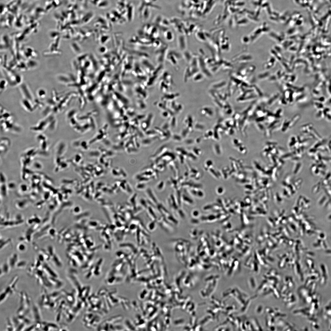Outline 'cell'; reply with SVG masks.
<instances>
[{"label": "cell", "mask_w": 331, "mask_h": 331, "mask_svg": "<svg viewBox=\"0 0 331 331\" xmlns=\"http://www.w3.org/2000/svg\"><path fill=\"white\" fill-rule=\"evenodd\" d=\"M50 123V122L45 118L39 121L36 125L32 126L30 129L32 131L35 132L41 133L48 128Z\"/></svg>", "instance_id": "cell-1"}, {"label": "cell", "mask_w": 331, "mask_h": 331, "mask_svg": "<svg viewBox=\"0 0 331 331\" xmlns=\"http://www.w3.org/2000/svg\"><path fill=\"white\" fill-rule=\"evenodd\" d=\"M297 117H294L291 119L289 120H285L283 123H282L281 130L283 132L287 131L289 129L292 128L295 125L297 121L296 119Z\"/></svg>", "instance_id": "cell-2"}, {"label": "cell", "mask_w": 331, "mask_h": 331, "mask_svg": "<svg viewBox=\"0 0 331 331\" xmlns=\"http://www.w3.org/2000/svg\"><path fill=\"white\" fill-rule=\"evenodd\" d=\"M20 90L25 99L33 102L34 100V97L29 88L25 84H23L20 87Z\"/></svg>", "instance_id": "cell-3"}, {"label": "cell", "mask_w": 331, "mask_h": 331, "mask_svg": "<svg viewBox=\"0 0 331 331\" xmlns=\"http://www.w3.org/2000/svg\"><path fill=\"white\" fill-rule=\"evenodd\" d=\"M32 312L35 322H42V316L38 306L35 304H33Z\"/></svg>", "instance_id": "cell-4"}, {"label": "cell", "mask_w": 331, "mask_h": 331, "mask_svg": "<svg viewBox=\"0 0 331 331\" xmlns=\"http://www.w3.org/2000/svg\"><path fill=\"white\" fill-rule=\"evenodd\" d=\"M14 124L13 119L9 120L1 121V128L5 132L11 131Z\"/></svg>", "instance_id": "cell-5"}, {"label": "cell", "mask_w": 331, "mask_h": 331, "mask_svg": "<svg viewBox=\"0 0 331 331\" xmlns=\"http://www.w3.org/2000/svg\"><path fill=\"white\" fill-rule=\"evenodd\" d=\"M32 102L25 98L22 100L21 103L23 107L28 112H33L35 109V106L32 104Z\"/></svg>", "instance_id": "cell-6"}, {"label": "cell", "mask_w": 331, "mask_h": 331, "mask_svg": "<svg viewBox=\"0 0 331 331\" xmlns=\"http://www.w3.org/2000/svg\"><path fill=\"white\" fill-rule=\"evenodd\" d=\"M43 268L44 271L48 277L58 278V273L47 264L44 263L43 265Z\"/></svg>", "instance_id": "cell-7"}, {"label": "cell", "mask_w": 331, "mask_h": 331, "mask_svg": "<svg viewBox=\"0 0 331 331\" xmlns=\"http://www.w3.org/2000/svg\"><path fill=\"white\" fill-rule=\"evenodd\" d=\"M51 283L56 289H59L62 287L64 283L62 280L58 279V278L48 277Z\"/></svg>", "instance_id": "cell-8"}, {"label": "cell", "mask_w": 331, "mask_h": 331, "mask_svg": "<svg viewBox=\"0 0 331 331\" xmlns=\"http://www.w3.org/2000/svg\"><path fill=\"white\" fill-rule=\"evenodd\" d=\"M11 269V268L8 263H4L2 265H1V273H0L1 277L9 273Z\"/></svg>", "instance_id": "cell-9"}, {"label": "cell", "mask_w": 331, "mask_h": 331, "mask_svg": "<svg viewBox=\"0 0 331 331\" xmlns=\"http://www.w3.org/2000/svg\"><path fill=\"white\" fill-rule=\"evenodd\" d=\"M46 323L48 326L49 330H59V326L54 323L50 322H46Z\"/></svg>", "instance_id": "cell-10"}, {"label": "cell", "mask_w": 331, "mask_h": 331, "mask_svg": "<svg viewBox=\"0 0 331 331\" xmlns=\"http://www.w3.org/2000/svg\"><path fill=\"white\" fill-rule=\"evenodd\" d=\"M37 95L40 99H44L47 95V92L43 88L39 89L37 92Z\"/></svg>", "instance_id": "cell-11"}, {"label": "cell", "mask_w": 331, "mask_h": 331, "mask_svg": "<svg viewBox=\"0 0 331 331\" xmlns=\"http://www.w3.org/2000/svg\"><path fill=\"white\" fill-rule=\"evenodd\" d=\"M52 113V107L48 105L47 107L45 108L42 112L43 116L46 117Z\"/></svg>", "instance_id": "cell-12"}, {"label": "cell", "mask_w": 331, "mask_h": 331, "mask_svg": "<svg viewBox=\"0 0 331 331\" xmlns=\"http://www.w3.org/2000/svg\"><path fill=\"white\" fill-rule=\"evenodd\" d=\"M7 331H14L15 328L12 320L7 318Z\"/></svg>", "instance_id": "cell-13"}, {"label": "cell", "mask_w": 331, "mask_h": 331, "mask_svg": "<svg viewBox=\"0 0 331 331\" xmlns=\"http://www.w3.org/2000/svg\"><path fill=\"white\" fill-rule=\"evenodd\" d=\"M1 145H5L9 147L11 145L10 140L8 138L3 137L1 139Z\"/></svg>", "instance_id": "cell-14"}, {"label": "cell", "mask_w": 331, "mask_h": 331, "mask_svg": "<svg viewBox=\"0 0 331 331\" xmlns=\"http://www.w3.org/2000/svg\"><path fill=\"white\" fill-rule=\"evenodd\" d=\"M57 121L56 118L51 122L48 127V128L51 131H54L56 127Z\"/></svg>", "instance_id": "cell-15"}, {"label": "cell", "mask_w": 331, "mask_h": 331, "mask_svg": "<svg viewBox=\"0 0 331 331\" xmlns=\"http://www.w3.org/2000/svg\"><path fill=\"white\" fill-rule=\"evenodd\" d=\"M36 138L37 140L39 143L44 141L47 140V137L45 135L42 133H40L37 136Z\"/></svg>", "instance_id": "cell-16"}, {"label": "cell", "mask_w": 331, "mask_h": 331, "mask_svg": "<svg viewBox=\"0 0 331 331\" xmlns=\"http://www.w3.org/2000/svg\"><path fill=\"white\" fill-rule=\"evenodd\" d=\"M27 263L25 261H21L17 262L16 267L19 269H23L26 267Z\"/></svg>", "instance_id": "cell-17"}, {"label": "cell", "mask_w": 331, "mask_h": 331, "mask_svg": "<svg viewBox=\"0 0 331 331\" xmlns=\"http://www.w3.org/2000/svg\"><path fill=\"white\" fill-rule=\"evenodd\" d=\"M11 131L16 133H19L21 131L22 129L20 126L14 124Z\"/></svg>", "instance_id": "cell-18"}, {"label": "cell", "mask_w": 331, "mask_h": 331, "mask_svg": "<svg viewBox=\"0 0 331 331\" xmlns=\"http://www.w3.org/2000/svg\"><path fill=\"white\" fill-rule=\"evenodd\" d=\"M7 82L5 80H3L1 81V93L3 92L6 89L7 84Z\"/></svg>", "instance_id": "cell-19"}, {"label": "cell", "mask_w": 331, "mask_h": 331, "mask_svg": "<svg viewBox=\"0 0 331 331\" xmlns=\"http://www.w3.org/2000/svg\"><path fill=\"white\" fill-rule=\"evenodd\" d=\"M9 296V295L5 291L3 292L1 294V298H0L1 303L5 301Z\"/></svg>", "instance_id": "cell-20"}, {"label": "cell", "mask_w": 331, "mask_h": 331, "mask_svg": "<svg viewBox=\"0 0 331 331\" xmlns=\"http://www.w3.org/2000/svg\"><path fill=\"white\" fill-rule=\"evenodd\" d=\"M25 331L35 330V324H32L25 328Z\"/></svg>", "instance_id": "cell-21"}, {"label": "cell", "mask_w": 331, "mask_h": 331, "mask_svg": "<svg viewBox=\"0 0 331 331\" xmlns=\"http://www.w3.org/2000/svg\"><path fill=\"white\" fill-rule=\"evenodd\" d=\"M18 249L20 251H23L25 250L26 247L23 244H20L18 246Z\"/></svg>", "instance_id": "cell-22"}, {"label": "cell", "mask_w": 331, "mask_h": 331, "mask_svg": "<svg viewBox=\"0 0 331 331\" xmlns=\"http://www.w3.org/2000/svg\"><path fill=\"white\" fill-rule=\"evenodd\" d=\"M58 312V313L56 314V322H58L60 321V319L61 314L60 313V312Z\"/></svg>", "instance_id": "cell-23"}]
</instances>
